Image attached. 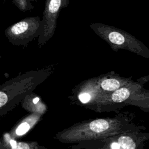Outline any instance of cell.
Returning <instances> with one entry per match:
<instances>
[{"label":"cell","instance_id":"cell-10","mask_svg":"<svg viewBox=\"0 0 149 149\" xmlns=\"http://www.w3.org/2000/svg\"><path fill=\"white\" fill-rule=\"evenodd\" d=\"M12 1L19 10L26 12L34 8L33 2H37V0H12Z\"/></svg>","mask_w":149,"mask_h":149},{"label":"cell","instance_id":"cell-3","mask_svg":"<svg viewBox=\"0 0 149 149\" xmlns=\"http://www.w3.org/2000/svg\"><path fill=\"white\" fill-rule=\"evenodd\" d=\"M89 26L114 51H118L119 49H126L138 52L144 47L134 36L114 26L101 23H91Z\"/></svg>","mask_w":149,"mask_h":149},{"label":"cell","instance_id":"cell-1","mask_svg":"<svg viewBox=\"0 0 149 149\" xmlns=\"http://www.w3.org/2000/svg\"><path fill=\"white\" fill-rule=\"evenodd\" d=\"M52 66L30 70L5 81L0 86V115L8 112L22 102L26 97L44 82L53 72Z\"/></svg>","mask_w":149,"mask_h":149},{"label":"cell","instance_id":"cell-4","mask_svg":"<svg viewBox=\"0 0 149 149\" xmlns=\"http://www.w3.org/2000/svg\"><path fill=\"white\" fill-rule=\"evenodd\" d=\"M42 32V24L39 16L27 17L8 27L5 35L13 45L26 47Z\"/></svg>","mask_w":149,"mask_h":149},{"label":"cell","instance_id":"cell-7","mask_svg":"<svg viewBox=\"0 0 149 149\" xmlns=\"http://www.w3.org/2000/svg\"><path fill=\"white\" fill-rule=\"evenodd\" d=\"M0 149H48L37 141H16L9 133H4L0 140Z\"/></svg>","mask_w":149,"mask_h":149},{"label":"cell","instance_id":"cell-8","mask_svg":"<svg viewBox=\"0 0 149 149\" xmlns=\"http://www.w3.org/2000/svg\"><path fill=\"white\" fill-rule=\"evenodd\" d=\"M43 113L44 112H32L31 115L24 118L16 129H13L10 133H9V134L12 138L24 134L40 120Z\"/></svg>","mask_w":149,"mask_h":149},{"label":"cell","instance_id":"cell-2","mask_svg":"<svg viewBox=\"0 0 149 149\" xmlns=\"http://www.w3.org/2000/svg\"><path fill=\"white\" fill-rule=\"evenodd\" d=\"M122 123L118 118H102L75 123L57 132L54 138L62 143H79L119 134Z\"/></svg>","mask_w":149,"mask_h":149},{"label":"cell","instance_id":"cell-9","mask_svg":"<svg viewBox=\"0 0 149 149\" xmlns=\"http://www.w3.org/2000/svg\"><path fill=\"white\" fill-rule=\"evenodd\" d=\"M112 140L119 144L123 149H135L136 144L133 139L127 135H115L109 137Z\"/></svg>","mask_w":149,"mask_h":149},{"label":"cell","instance_id":"cell-6","mask_svg":"<svg viewBox=\"0 0 149 149\" xmlns=\"http://www.w3.org/2000/svg\"><path fill=\"white\" fill-rule=\"evenodd\" d=\"M69 149H123L119 144L109 137L104 139L90 140L76 143Z\"/></svg>","mask_w":149,"mask_h":149},{"label":"cell","instance_id":"cell-5","mask_svg":"<svg viewBox=\"0 0 149 149\" xmlns=\"http://www.w3.org/2000/svg\"><path fill=\"white\" fill-rule=\"evenodd\" d=\"M69 0H45L41 22L42 32L38 38L39 48L45 44L54 35L57 19L61 10L68 6Z\"/></svg>","mask_w":149,"mask_h":149}]
</instances>
